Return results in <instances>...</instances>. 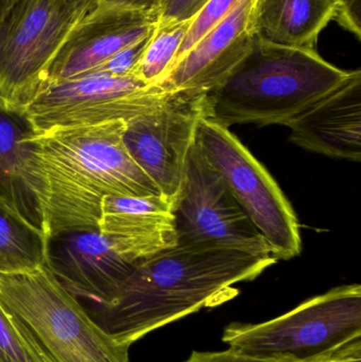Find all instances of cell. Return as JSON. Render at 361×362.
I'll return each mask as SVG.
<instances>
[{"instance_id": "cell-12", "label": "cell", "mask_w": 361, "mask_h": 362, "mask_svg": "<svg viewBox=\"0 0 361 362\" xmlns=\"http://www.w3.org/2000/svg\"><path fill=\"white\" fill-rule=\"evenodd\" d=\"M157 21L158 14L152 11L95 4L66 38L45 85L90 74L118 51L150 35Z\"/></svg>"}, {"instance_id": "cell-6", "label": "cell", "mask_w": 361, "mask_h": 362, "mask_svg": "<svg viewBox=\"0 0 361 362\" xmlns=\"http://www.w3.org/2000/svg\"><path fill=\"white\" fill-rule=\"evenodd\" d=\"M195 144L267 240L277 261L298 257L302 238L296 212L277 181L228 127L203 118Z\"/></svg>"}, {"instance_id": "cell-2", "label": "cell", "mask_w": 361, "mask_h": 362, "mask_svg": "<svg viewBox=\"0 0 361 362\" xmlns=\"http://www.w3.org/2000/svg\"><path fill=\"white\" fill-rule=\"evenodd\" d=\"M271 257L179 245L136 264L112 299L93 305V320L123 346L203 308L237 297L235 285L275 265Z\"/></svg>"}, {"instance_id": "cell-26", "label": "cell", "mask_w": 361, "mask_h": 362, "mask_svg": "<svg viewBox=\"0 0 361 362\" xmlns=\"http://www.w3.org/2000/svg\"><path fill=\"white\" fill-rule=\"evenodd\" d=\"M341 4L336 21L343 29L360 40L361 0H338Z\"/></svg>"}, {"instance_id": "cell-13", "label": "cell", "mask_w": 361, "mask_h": 362, "mask_svg": "<svg viewBox=\"0 0 361 362\" xmlns=\"http://www.w3.org/2000/svg\"><path fill=\"white\" fill-rule=\"evenodd\" d=\"M45 265L76 299L101 305L112 299L136 264L122 259L99 230H78L47 238Z\"/></svg>"}, {"instance_id": "cell-15", "label": "cell", "mask_w": 361, "mask_h": 362, "mask_svg": "<svg viewBox=\"0 0 361 362\" xmlns=\"http://www.w3.org/2000/svg\"><path fill=\"white\" fill-rule=\"evenodd\" d=\"M286 127L292 144L331 158L361 161V71L309 106Z\"/></svg>"}, {"instance_id": "cell-24", "label": "cell", "mask_w": 361, "mask_h": 362, "mask_svg": "<svg viewBox=\"0 0 361 362\" xmlns=\"http://www.w3.org/2000/svg\"><path fill=\"white\" fill-rule=\"evenodd\" d=\"M299 358L290 356H269L254 354L237 348L220 352H193L186 362H295Z\"/></svg>"}, {"instance_id": "cell-7", "label": "cell", "mask_w": 361, "mask_h": 362, "mask_svg": "<svg viewBox=\"0 0 361 362\" xmlns=\"http://www.w3.org/2000/svg\"><path fill=\"white\" fill-rule=\"evenodd\" d=\"M361 331V286L335 287L278 318L256 325L232 323L223 341L254 354L303 358Z\"/></svg>"}, {"instance_id": "cell-19", "label": "cell", "mask_w": 361, "mask_h": 362, "mask_svg": "<svg viewBox=\"0 0 361 362\" xmlns=\"http://www.w3.org/2000/svg\"><path fill=\"white\" fill-rule=\"evenodd\" d=\"M191 21L157 23L133 76L148 85H159L171 69Z\"/></svg>"}, {"instance_id": "cell-9", "label": "cell", "mask_w": 361, "mask_h": 362, "mask_svg": "<svg viewBox=\"0 0 361 362\" xmlns=\"http://www.w3.org/2000/svg\"><path fill=\"white\" fill-rule=\"evenodd\" d=\"M206 93H167L154 107L125 121L123 142L138 167L175 208L197 127L207 117Z\"/></svg>"}, {"instance_id": "cell-14", "label": "cell", "mask_w": 361, "mask_h": 362, "mask_svg": "<svg viewBox=\"0 0 361 362\" xmlns=\"http://www.w3.org/2000/svg\"><path fill=\"white\" fill-rule=\"evenodd\" d=\"M99 231L125 261L137 264L177 246L174 208L161 195H108Z\"/></svg>"}, {"instance_id": "cell-25", "label": "cell", "mask_w": 361, "mask_h": 362, "mask_svg": "<svg viewBox=\"0 0 361 362\" xmlns=\"http://www.w3.org/2000/svg\"><path fill=\"white\" fill-rule=\"evenodd\" d=\"M210 0H161L157 23L192 21Z\"/></svg>"}, {"instance_id": "cell-21", "label": "cell", "mask_w": 361, "mask_h": 362, "mask_svg": "<svg viewBox=\"0 0 361 362\" xmlns=\"http://www.w3.org/2000/svg\"><path fill=\"white\" fill-rule=\"evenodd\" d=\"M237 1L239 0H210L205 8L191 21L188 33L180 46L173 66L177 64L220 19L224 18Z\"/></svg>"}, {"instance_id": "cell-3", "label": "cell", "mask_w": 361, "mask_h": 362, "mask_svg": "<svg viewBox=\"0 0 361 362\" xmlns=\"http://www.w3.org/2000/svg\"><path fill=\"white\" fill-rule=\"evenodd\" d=\"M316 49L275 44L259 34L250 52L207 95L206 118L235 124L288 125L351 76Z\"/></svg>"}, {"instance_id": "cell-11", "label": "cell", "mask_w": 361, "mask_h": 362, "mask_svg": "<svg viewBox=\"0 0 361 362\" xmlns=\"http://www.w3.org/2000/svg\"><path fill=\"white\" fill-rule=\"evenodd\" d=\"M264 0H239L177 64L159 86L165 90L208 93L250 52L260 34Z\"/></svg>"}, {"instance_id": "cell-17", "label": "cell", "mask_w": 361, "mask_h": 362, "mask_svg": "<svg viewBox=\"0 0 361 362\" xmlns=\"http://www.w3.org/2000/svg\"><path fill=\"white\" fill-rule=\"evenodd\" d=\"M338 0H264L260 35L275 44L316 49L320 33L336 21Z\"/></svg>"}, {"instance_id": "cell-18", "label": "cell", "mask_w": 361, "mask_h": 362, "mask_svg": "<svg viewBox=\"0 0 361 362\" xmlns=\"http://www.w3.org/2000/svg\"><path fill=\"white\" fill-rule=\"evenodd\" d=\"M47 238L0 199V274L45 265Z\"/></svg>"}, {"instance_id": "cell-1", "label": "cell", "mask_w": 361, "mask_h": 362, "mask_svg": "<svg viewBox=\"0 0 361 362\" xmlns=\"http://www.w3.org/2000/svg\"><path fill=\"white\" fill-rule=\"evenodd\" d=\"M125 121L52 127L31 142L28 172L46 238L99 230L108 195H161L123 142Z\"/></svg>"}, {"instance_id": "cell-5", "label": "cell", "mask_w": 361, "mask_h": 362, "mask_svg": "<svg viewBox=\"0 0 361 362\" xmlns=\"http://www.w3.org/2000/svg\"><path fill=\"white\" fill-rule=\"evenodd\" d=\"M97 0H18L0 23V102L25 110L76 23Z\"/></svg>"}, {"instance_id": "cell-20", "label": "cell", "mask_w": 361, "mask_h": 362, "mask_svg": "<svg viewBox=\"0 0 361 362\" xmlns=\"http://www.w3.org/2000/svg\"><path fill=\"white\" fill-rule=\"evenodd\" d=\"M0 362H45L0 304Z\"/></svg>"}, {"instance_id": "cell-4", "label": "cell", "mask_w": 361, "mask_h": 362, "mask_svg": "<svg viewBox=\"0 0 361 362\" xmlns=\"http://www.w3.org/2000/svg\"><path fill=\"white\" fill-rule=\"evenodd\" d=\"M0 304L45 362H129L46 265L0 274Z\"/></svg>"}, {"instance_id": "cell-28", "label": "cell", "mask_w": 361, "mask_h": 362, "mask_svg": "<svg viewBox=\"0 0 361 362\" xmlns=\"http://www.w3.org/2000/svg\"><path fill=\"white\" fill-rule=\"evenodd\" d=\"M17 1L18 0H0V23L8 16Z\"/></svg>"}, {"instance_id": "cell-23", "label": "cell", "mask_w": 361, "mask_h": 362, "mask_svg": "<svg viewBox=\"0 0 361 362\" xmlns=\"http://www.w3.org/2000/svg\"><path fill=\"white\" fill-rule=\"evenodd\" d=\"M295 362H361V331L351 334L321 352Z\"/></svg>"}, {"instance_id": "cell-27", "label": "cell", "mask_w": 361, "mask_h": 362, "mask_svg": "<svg viewBox=\"0 0 361 362\" xmlns=\"http://www.w3.org/2000/svg\"><path fill=\"white\" fill-rule=\"evenodd\" d=\"M161 0H97V4L103 6H118L131 10L152 11L157 13Z\"/></svg>"}, {"instance_id": "cell-8", "label": "cell", "mask_w": 361, "mask_h": 362, "mask_svg": "<svg viewBox=\"0 0 361 362\" xmlns=\"http://www.w3.org/2000/svg\"><path fill=\"white\" fill-rule=\"evenodd\" d=\"M174 214L179 245L271 255L267 240L196 144L189 152Z\"/></svg>"}, {"instance_id": "cell-22", "label": "cell", "mask_w": 361, "mask_h": 362, "mask_svg": "<svg viewBox=\"0 0 361 362\" xmlns=\"http://www.w3.org/2000/svg\"><path fill=\"white\" fill-rule=\"evenodd\" d=\"M153 32L150 35L146 36V37L133 42L129 46L125 47L122 50L118 51L116 54L112 55L107 61L104 62L102 65L93 70L90 74H93V72H103V74H112V76H133L138 63H139L144 51H146V46L150 42Z\"/></svg>"}, {"instance_id": "cell-10", "label": "cell", "mask_w": 361, "mask_h": 362, "mask_svg": "<svg viewBox=\"0 0 361 362\" xmlns=\"http://www.w3.org/2000/svg\"><path fill=\"white\" fill-rule=\"evenodd\" d=\"M167 93L135 76L93 72L48 83L25 110L36 131L44 132L52 127L127 121L156 106Z\"/></svg>"}, {"instance_id": "cell-16", "label": "cell", "mask_w": 361, "mask_h": 362, "mask_svg": "<svg viewBox=\"0 0 361 362\" xmlns=\"http://www.w3.org/2000/svg\"><path fill=\"white\" fill-rule=\"evenodd\" d=\"M36 134L25 110L0 102V199L44 233L40 206L28 172L31 142Z\"/></svg>"}]
</instances>
